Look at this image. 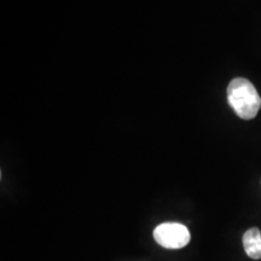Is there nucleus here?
<instances>
[{"label": "nucleus", "instance_id": "f257e3e1", "mask_svg": "<svg viewBox=\"0 0 261 261\" xmlns=\"http://www.w3.org/2000/svg\"><path fill=\"white\" fill-rule=\"evenodd\" d=\"M227 100L237 116L252 120L261 108V97L254 85L244 77H236L227 86Z\"/></svg>", "mask_w": 261, "mask_h": 261}, {"label": "nucleus", "instance_id": "f03ea898", "mask_svg": "<svg viewBox=\"0 0 261 261\" xmlns=\"http://www.w3.org/2000/svg\"><path fill=\"white\" fill-rule=\"evenodd\" d=\"M154 240L166 249H180L188 246L191 240V234L185 225L163 223L154 230Z\"/></svg>", "mask_w": 261, "mask_h": 261}, {"label": "nucleus", "instance_id": "7ed1b4c3", "mask_svg": "<svg viewBox=\"0 0 261 261\" xmlns=\"http://www.w3.org/2000/svg\"><path fill=\"white\" fill-rule=\"evenodd\" d=\"M244 250L250 259H261V232L257 227H252L247 230L242 238Z\"/></svg>", "mask_w": 261, "mask_h": 261}]
</instances>
